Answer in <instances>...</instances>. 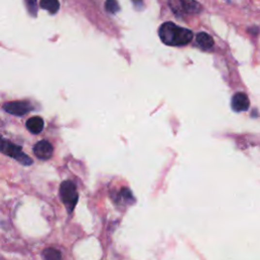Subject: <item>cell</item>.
<instances>
[{
    "label": "cell",
    "mask_w": 260,
    "mask_h": 260,
    "mask_svg": "<svg viewBox=\"0 0 260 260\" xmlns=\"http://www.w3.org/2000/svg\"><path fill=\"white\" fill-rule=\"evenodd\" d=\"M26 4H27V8L29 10V13L31 14V16H37V12H38V7H37V0H26Z\"/></svg>",
    "instance_id": "cell-13"
},
{
    "label": "cell",
    "mask_w": 260,
    "mask_h": 260,
    "mask_svg": "<svg viewBox=\"0 0 260 260\" xmlns=\"http://www.w3.org/2000/svg\"><path fill=\"white\" fill-rule=\"evenodd\" d=\"M3 109L5 112L12 115L24 116L32 110V106L29 102L17 101V102H9V103L4 104Z\"/></svg>",
    "instance_id": "cell-5"
},
{
    "label": "cell",
    "mask_w": 260,
    "mask_h": 260,
    "mask_svg": "<svg viewBox=\"0 0 260 260\" xmlns=\"http://www.w3.org/2000/svg\"><path fill=\"white\" fill-rule=\"evenodd\" d=\"M169 5L176 16L196 15L201 12V5L195 0H169Z\"/></svg>",
    "instance_id": "cell-4"
},
{
    "label": "cell",
    "mask_w": 260,
    "mask_h": 260,
    "mask_svg": "<svg viewBox=\"0 0 260 260\" xmlns=\"http://www.w3.org/2000/svg\"><path fill=\"white\" fill-rule=\"evenodd\" d=\"M161 40L169 46H185L191 42L193 32L173 23L162 24L159 30Z\"/></svg>",
    "instance_id": "cell-1"
},
{
    "label": "cell",
    "mask_w": 260,
    "mask_h": 260,
    "mask_svg": "<svg viewBox=\"0 0 260 260\" xmlns=\"http://www.w3.org/2000/svg\"><path fill=\"white\" fill-rule=\"evenodd\" d=\"M35 156L43 161L49 160L53 155V146L47 140H41L34 146Z\"/></svg>",
    "instance_id": "cell-6"
},
{
    "label": "cell",
    "mask_w": 260,
    "mask_h": 260,
    "mask_svg": "<svg viewBox=\"0 0 260 260\" xmlns=\"http://www.w3.org/2000/svg\"><path fill=\"white\" fill-rule=\"evenodd\" d=\"M132 1H133L134 6H135L137 9H142V8H143V4H144L143 0H132Z\"/></svg>",
    "instance_id": "cell-14"
},
{
    "label": "cell",
    "mask_w": 260,
    "mask_h": 260,
    "mask_svg": "<svg viewBox=\"0 0 260 260\" xmlns=\"http://www.w3.org/2000/svg\"><path fill=\"white\" fill-rule=\"evenodd\" d=\"M40 6L43 9H46L51 15H55L60 7L58 0H41Z\"/></svg>",
    "instance_id": "cell-10"
},
{
    "label": "cell",
    "mask_w": 260,
    "mask_h": 260,
    "mask_svg": "<svg viewBox=\"0 0 260 260\" xmlns=\"http://www.w3.org/2000/svg\"><path fill=\"white\" fill-rule=\"evenodd\" d=\"M44 260H62L60 251L54 248H47L42 253Z\"/></svg>",
    "instance_id": "cell-11"
},
{
    "label": "cell",
    "mask_w": 260,
    "mask_h": 260,
    "mask_svg": "<svg viewBox=\"0 0 260 260\" xmlns=\"http://www.w3.org/2000/svg\"><path fill=\"white\" fill-rule=\"evenodd\" d=\"M27 128L32 134H39L44 128V121L39 116L32 117L27 121Z\"/></svg>",
    "instance_id": "cell-8"
},
{
    "label": "cell",
    "mask_w": 260,
    "mask_h": 260,
    "mask_svg": "<svg viewBox=\"0 0 260 260\" xmlns=\"http://www.w3.org/2000/svg\"><path fill=\"white\" fill-rule=\"evenodd\" d=\"M196 43L203 50H209L213 46V39L207 32H199L196 36Z\"/></svg>",
    "instance_id": "cell-9"
},
{
    "label": "cell",
    "mask_w": 260,
    "mask_h": 260,
    "mask_svg": "<svg viewBox=\"0 0 260 260\" xmlns=\"http://www.w3.org/2000/svg\"><path fill=\"white\" fill-rule=\"evenodd\" d=\"M105 8L108 13L112 15L116 14L117 12H119V9H120L116 0H107L105 4Z\"/></svg>",
    "instance_id": "cell-12"
},
{
    "label": "cell",
    "mask_w": 260,
    "mask_h": 260,
    "mask_svg": "<svg viewBox=\"0 0 260 260\" xmlns=\"http://www.w3.org/2000/svg\"><path fill=\"white\" fill-rule=\"evenodd\" d=\"M0 153L15 159L24 166H31L32 164V160L24 153L20 146L14 145L1 135H0Z\"/></svg>",
    "instance_id": "cell-2"
},
{
    "label": "cell",
    "mask_w": 260,
    "mask_h": 260,
    "mask_svg": "<svg viewBox=\"0 0 260 260\" xmlns=\"http://www.w3.org/2000/svg\"><path fill=\"white\" fill-rule=\"evenodd\" d=\"M250 107L248 97L243 93H237L232 99V108L235 112H245Z\"/></svg>",
    "instance_id": "cell-7"
},
{
    "label": "cell",
    "mask_w": 260,
    "mask_h": 260,
    "mask_svg": "<svg viewBox=\"0 0 260 260\" xmlns=\"http://www.w3.org/2000/svg\"><path fill=\"white\" fill-rule=\"evenodd\" d=\"M59 193L61 200L64 203L68 213H71L79 200V193L77 191V187H75V185L71 181H64L61 183Z\"/></svg>",
    "instance_id": "cell-3"
}]
</instances>
